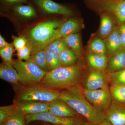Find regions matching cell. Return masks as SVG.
Returning <instances> with one entry per match:
<instances>
[{
  "label": "cell",
  "instance_id": "cell-1",
  "mask_svg": "<svg viewBox=\"0 0 125 125\" xmlns=\"http://www.w3.org/2000/svg\"><path fill=\"white\" fill-rule=\"evenodd\" d=\"M64 101L88 122L96 125L106 119L105 113L99 111L87 100L78 85L65 89L60 92L59 98Z\"/></svg>",
  "mask_w": 125,
  "mask_h": 125
},
{
  "label": "cell",
  "instance_id": "cell-2",
  "mask_svg": "<svg viewBox=\"0 0 125 125\" xmlns=\"http://www.w3.org/2000/svg\"><path fill=\"white\" fill-rule=\"evenodd\" d=\"M83 68L81 64L57 67L46 72L40 83L47 88L57 90L76 86L80 80Z\"/></svg>",
  "mask_w": 125,
  "mask_h": 125
},
{
  "label": "cell",
  "instance_id": "cell-3",
  "mask_svg": "<svg viewBox=\"0 0 125 125\" xmlns=\"http://www.w3.org/2000/svg\"><path fill=\"white\" fill-rule=\"evenodd\" d=\"M61 23L56 20L39 23L27 34V44L31 47L32 52L44 49L52 42L57 29Z\"/></svg>",
  "mask_w": 125,
  "mask_h": 125
},
{
  "label": "cell",
  "instance_id": "cell-4",
  "mask_svg": "<svg viewBox=\"0 0 125 125\" xmlns=\"http://www.w3.org/2000/svg\"><path fill=\"white\" fill-rule=\"evenodd\" d=\"M39 83L24 84L18 91L16 102L41 101L50 103L59 98L60 94L59 90Z\"/></svg>",
  "mask_w": 125,
  "mask_h": 125
},
{
  "label": "cell",
  "instance_id": "cell-5",
  "mask_svg": "<svg viewBox=\"0 0 125 125\" xmlns=\"http://www.w3.org/2000/svg\"><path fill=\"white\" fill-rule=\"evenodd\" d=\"M85 2L96 13L111 16L118 26L125 23V0H85Z\"/></svg>",
  "mask_w": 125,
  "mask_h": 125
},
{
  "label": "cell",
  "instance_id": "cell-6",
  "mask_svg": "<svg viewBox=\"0 0 125 125\" xmlns=\"http://www.w3.org/2000/svg\"><path fill=\"white\" fill-rule=\"evenodd\" d=\"M11 64L18 72L19 82L24 84L40 83L46 73L30 60H13Z\"/></svg>",
  "mask_w": 125,
  "mask_h": 125
},
{
  "label": "cell",
  "instance_id": "cell-7",
  "mask_svg": "<svg viewBox=\"0 0 125 125\" xmlns=\"http://www.w3.org/2000/svg\"><path fill=\"white\" fill-rule=\"evenodd\" d=\"M82 90L85 97L94 107L105 114L111 104L112 99L108 87L94 90L84 89Z\"/></svg>",
  "mask_w": 125,
  "mask_h": 125
},
{
  "label": "cell",
  "instance_id": "cell-8",
  "mask_svg": "<svg viewBox=\"0 0 125 125\" xmlns=\"http://www.w3.org/2000/svg\"><path fill=\"white\" fill-rule=\"evenodd\" d=\"M27 123L34 121H42L55 125H81L80 121L75 117H61L55 115L49 111L34 115H25Z\"/></svg>",
  "mask_w": 125,
  "mask_h": 125
},
{
  "label": "cell",
  "instance_id": "cell-9",
  "mask_svg": "<svg viewBox=\"0 0 125 125\" xmlns=\"http://www.w3.org/2000/svg\"><path fill=\"white\" fill-rule=\"evenodd\" d=\"M36 6L43 12L50 14H57L66 16L74 15L73 11L67 6L52 0H31Z\"/></svg>",
  "mask_w": 125,
  "mask_h": 125
},
{
  "label": "cell",
  "instance_id": "cell-10",
  "mask_svg": "<svg viewBox=\"0 0 125 125\" xmlns=\"http://www.w3.org/2000/svg\"><path fill=\"white\" fill-rule=\"evenodd\" d=\"M14 104L16 109L25 115L49 111L50 103L41 101H28L16 102Z\"/></svg>",
  "mask_w": 125,
  "mask_h": 125
},
{
  "label": "cell",
  "instance_id": "cell-11",
  "mask_svg": "<svg viewBox=\"0 0 125 125\" xmlns=\"http://www.w3.org/2000/svg\"><path fill=\"white\" fill-rule=\"evenodd\" d=\"M105 115L112 125H125V107L117 102L112 101Z\"/></svg>",
  "mask_w": 125,
  "mask_h": 125
},
{
  "label": "cell",
  "instance_id": "cell-12",
  "mask_svg": "<svg viewBox=\"0 0 125 125\" xmlns=\"http://www.w3.org/2000/svg\"><path fill=\"white\" fill-rule=\"evenodd\" d=\"M49 112L61 117H75L78 114L64 101L59 98L50 103Z\"/></svg>",
  "mask_w": 125,
  "mask_h": 125
},
{
  "label": "cell",
  "instance_id": "cell-13",
  "mask_svg": "<svg viewBox=\"0 0 125 125\" xmlns=\"http://www.w3.org/2000/svg\"><path fill=\"white\" fill-rule=\"evenodd\" d=\"M104 40L107 53L111 56L123 49V47L119 33V26L118 27L116 26L114 27L111 33Z\"/></svg>",
  "mask_w": 125,
  "mask_h": 125
},
{
  "label": "cell",
  "instance_id": "cell-14",
  "mask_svg": "<svg viewBox=\"0 0 125 125\" xmlns=\"http://www.w3.org/2000/svg\"><path fill=\"white\" fill-rule=\"evenodd\" d=\"M85 89L94 90L108 87L107 80L104 74L99 70L90 73L85 82Z\"/></svg>",
  "mask_w": 125,
  "mask_h": 125
},
{
  "label": "cell",
  "instance_id": "cell-15",
  "mask_svg": "<svg viewBox=\"0 0 125 125\" xmlns=\"http://www.w3.org/2000/svg\"><path fill=\"white\" fill-rule=\"evenodd\" d=\"M80 29V24L78 20L72 19L68 20L61 24L57 29L51 42L56 39L62 38L70 34L76 33L79 31Z\"/></svg>",
  "mask_w": 125,
  "mask_h": 125
},
{
  "label": "cell",
  "instance_id": "cell-16",
  "mask_svg": "<svg viewBox=\"0 0 125 125\" xmlns=\"http://www.w3.org/2000/svg\"><path fill=\"white\" fill-rule=\"evenodd\" d=\"M0 78L11 83L18 84L19 82L18 72L10 62H4L0 66Z\"/></svg>",
  "mask_w": 125,
  "mask_h": 125
},
{
  "label": "cell",
  "instance_id": "cell-17",
  "mask_svg": "<svg viewBox=\"0 0 125 125\" xmlns=\"http://www.w3.org/2000/svg\"><path fill=\"white\" fill-rule=\"evenodd\" d=\"M125 69V47L116 54L112 56L106 68L108 73H113Z\"/></svg>",
  "mask_w": 125,
  "mask_h": 125
},
{
  "label": "cell",
  "instance_id": "cell-18",
  "mask_svg": "<svg viewBox=\"0 0 125 125\" xmlns=\"http://www.w3.org/2000/svg\"><path fill=\"white\" fill-rule=\"evenodd\" d=\"M9 7L14 14L22 18L30 19L37 16L36 9L31 4L23 5L22 3H19L12 5Z\"/></svg>",
  "mask_w": 125,
  "mask_h": 125
},
{
  "label": "cell",
  "instance_id": "cell-19",
  "mask_svg": "<svg viewBox=\"0 0 125 125\" xmlns=\"http://www.w3.org/2000/svg\"><path fill=\"white\" fill-rule=\"evenodd\" d=\"M101 17L99 34L101 38L104 40L111 33L115 27H113L112 19L113 18L109 14L105 13L101 14Z\"/></svg>",
  "mask_w": 125,
  "mask_h": 125
},
{
  "label": "cell",
  "instance_id": "cell-20",
  "mask_svg": "<svg viewBox=\"0 0 125 125\" xmlns=\"http://www.w3.org/2000/svg\"><path fill=\"white\" fill-rule=\"evenodd\" d=\"M62 39L77 57L80 56L82 47L79 34L78 33L72 34L65 36Z\"/></svg>",
  "mask_w": 125,
  "mask_h": 125
},
{
  "label": "cell",
  "instance_id": "cell-21",
  "mask_svg": "<svg viewBox=\"0 0 125 125\" xmlns=\"http://www.w3.org/2000/svg\"><path fill=\"white\" fill-rule=\"evenodd\" d=\"M87 60L90 65L97 70H103L107 67L108 62L106 55L90 53Z\"/></svg>",
  "mask_w": 125,
  "mask_h": 125
},
{
  "label": "cell",
  "instance_id": "cell-22",
  "mask_svg": "<svg viewBox=\"0 0 125 125\" xmlns=\"http://www.w3.org/2000/svg\"><path fill=\"white\" fill-rule=\"evenodd\" d=\"M30 60L46 72L49 71L44 49L32 52Z\"/></svg>",
  "mask_w": 125,
  "mask_h": 125
},
{
  "label": "cell",
  "instance_id": "cell-23",
  "mask_svg": "<svg viewBox=\"0 0 125 125\" xmlns=\"http://www.w3.org/2000/svg\"><path fill=\"white\" fill-rule=\"evenodd\" d=\"M58 55L62 66H69L75 64L77 56L71 49H65Z\"/></svg>",
  "mask_w": 125,
  "mask_h": 125
},
{
  "label": "cell",
  "instance_id": "cell-24",
  "mask_svg": "<svg viewBox=\"0 0 125 125\" xmlns=\"http://www.w3.org/2000/svg\"><path fill=\"white\" fill-rule=\"evenodd\" d=\"M90 53L106 55L107 53L104 40L102 38H96L92 41L89 46Z\"/></svg>",
  "mask_w": 125,
  "mask_h": 125
},
{
  "label": "cell",
  "instance_id": "cell-25",
  "mask_svg": "<svg viewBox=\"0 0 125 125\" xmlns=\"http://www.w3.org/2000/svg\"><path fill=\"white\" fill-rule=\"evenodd\" d=\"M109 90L115 102L125 103V85H112Z\"/></svg>",
  "mask_w": 125,
  "mask_h": 125
},
{
  "label": "cell",
  "instance_id": "cell-26",
  "mask_svg": "<svg viewBox=\"0 0 125 125\" xmlns=\"http://www.w3.org/2000/svg\"><path fill=\"white\" fill-rule=\"evenodd\" d=\"M25 115L16 109L1 125H25Z\"/></svg>",
  "mask_w": 125,
  "mask_h": 125
},
{
  "label": "cell",
  "instance_id": "cell-27",
  "mask_svg": "<svg viewBox=\"0 0 125 125\" xmlns=\"http://www.w3.org/2000/svg\"><path fill=\"white\" fill-rule=\"evenodd\" d=\"M44 49L46 52L49 71L62 66L58 54L51 51L46 47Z\"/></svg>",
  "mask_w": 125,
  "mask_h": 125
},
{
  "label": "cell",
  "instance_id": "cell-28",
  "mask_svg": "<svg viewBox=\"0 0 125 125\" xmlns=\"http://www.w3.org/2000/svg\"><path fill=\"white\" fill-rule=\"evenodd\" d=\"M45 47L57 54L65 49L70 48L62 38L54 40Z\"/></svg>",
  "mask_w": 125,
  "mask_h": 125
},
{
  "label": "cell",
  "instance_id": "cell-29",
  "mask_svg": "<svg viewBox=\"0 0 125 125\" xmlns=\"http://www.w3.org/2000/svg\"><path fill=\"white\" fill-rule=\"evenodd\" d=\"M108 78L112 85H125V69L108 73Z\"/></svg>",
  "mask_w": 125,
  "mask_h": 125
},
{
  "label": "cell",
  "instance_id": "cell-30",
  "mask_svg": "<svg viewBox=\"0 0 125 125\" xmlns=\"http://www.w3.org/2000/svg\"><path fill=\"white\" fill-rule=\"evenodd\" d=\"M15 49L13 43H11L9 45L0 50V55L4 62L12 63L13 61L12 56L14 52Z\"/></svg>",
  "mask_w": 125,
  "mask_h": 125
},
{
  "label": "cell",
  "instance_id": "cell-31",
  "mask_svg": "<svg viewBox=\"0 0 125 125\" xmlns=\"http://www.w3.org/2000/svg\"><path fill=\"white\" fill-rule=\"evenodd\" d=\"M15 105H10L0 108V124L1 125L15 110Z\"/></svg>",
  "mask_w": 125,
  "mask_h": 125
},
{
  "label": "cell",
  "instance_id": "cell-32",
  "mask_svg": "<svg viewBox=\"0 0 125 125\" xmlns=\"http://www.w3.org/2000/svg\"><path fill=\"white\" fill-rule=\"evenodd\" d=\"M32 52L31 47L27 44L24 47L17 50L16 55L18 57V60L21 61L29 60Z\"/></svg>",
  "mask_w": 125,
  "mask_h": 125
},
{
  "label": "cell",
  "instance_id": "cell-33",
  "mask_svg": "<svg viewBox=\"0 0 125 125\" xmlns=\"http://www.w3.org/2000/svg\"><path fill=\"white\" fill-rule=\"evenodd\" d=\"M12 38L14 47L16 51L24 47L28 43V40L25 36L17 37L12 35Z\"/></svg>",
  "mask_w": 125,
  "mask_h": 125
},
{
  "label": "cell",
  "instance_id": "cell-34",
  "mask_svg": "<svg viewBox=\"0 0 125 125\" xmlns=\"http://www.w3.org/2000/svg\"><path fill=\"white\" fill-rule=\"evenodd\" d=\"M1 2L7 7H10L12 5L19 3H27L28 0H0Z\"/></svg>",
  "mask_w": 125,
  "mask_h": 125
},
{
  "label": "cell",
  "instance_id": "cell-35",
  "mask_svg": "<svg viewBox=\"0 0 125 125\" xmlns=\"http://www.w3.org/2000/svg\"><path fill=\"white\" fill-rule=\"evenodd\" d=\"M119 31L123 47H125V23L119 26Z\"/></svg>",
  "mask_w": 125,
  "mask_h": 125
},
{
  "label": "cell",
  "instance_id": "cell-36",
  "mask_svg": "<svg viewBox=\"0 0 125 125\" xmlns=\"http://www.w3.org/2000/svg\"><path fill=\"white\" fill-rule=\"evenodd\" d=\"M9 44V43L7 42L1 36V35H0V49H2L7 46Z\"/></svg>",
  "mask_w": 125,
  "mask_h": 125
},
{
  "label": "cell",
  "instance_id": "cell-37",
  "mask_svg": "<svg viewBox=\"0 0 125 125\" xmlns=\"http://www.w3.org/2000/svg\"><path fill=\"white\" fill-rule=\"evenodd\" d=\"M96 125H112L111 123H110V122L106 118V119L104 121H103L102 122H101V123L99 124H97Z\"/></svg>",
  "mask_w": 125,
  "mask_h": 125
},
{
  "label": "cell",
  "instance_id": "cell-38",
  "mask_svg": "<svg viewBox=\"0 0 125 125\" xmlns=\"http://www.w3.org/2000/svg\"><path fill=\"white\" fill-rule=\"evenodd\" d=\"M81 125H93L92 123H89V122H88V123H84V124H82Z\"/></svg>",
  "mask_w": 125,
  "mask_h": 125
}]
</instances>
